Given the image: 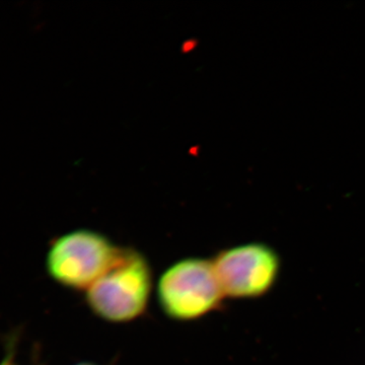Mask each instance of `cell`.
Listing matches in <instances>:
<instances>
[{
    "label": "cell",
    "mask_w": 365,
    "mask_h": 365,
    "mask_svg": "<svg viewBox=\"0 0 365 365\" xmlns=\"http://www.w3.org/2000/svg\"><path fill=\"white\" fill-rule=\"evenodd\" d=\"M0 365H14L11 364V361H9V360H4V362H2Z\"/></svg>",
    "instance_id": "obj_5"
},
{
    "label": "cell",
    "mask_w": 365,
    "mask_h": 365,
    "mask_svg": "<svg viewBox=\"0 0 365 365\" xmlns=\"http://www.w3.org/2000/svg\"><path fill=\"white\" fill-rule=\"evenodd\" d=\"M212 264L223 294L230 299H256L267 294L280 270L276 252L259 242L220 252Z\"/></svg>",
    "instance_id": "obj_4"
},
{
    "label": "cell",
    "mask_w": 365,
    "mask_h": 365,
    "mask_svg": "<svg viewBox=\"0 0 365 365\" xmlns=\"http://www.w3.org/2000/svg\"><path fill=\"white\" fill-rule=\"evenodd\" d=\"M157 297L165 316L181 322L207 316L225 297L212 261L201 258L182 259L170 266L158 281Z\"/></svg>",
    "instance_id": "obj_2"
},
{
    "label": "cell",
    "mask_w": 365,
    "mask_h": 365,
    "mask_svg": "<svg viewBox=\"0 0 365 365\" xmlns=\"http://www.w3.org/2000/svg\"><path fill=\"white\" fill-rule=\"evenodd\" d=\"M153 290L150 263L139 252L120 249L110 268L86 292L88 307L109 323L123 324L143 316Z\"/></svg>",
    "instance_id": "obj_1"
},
{
    "label": "cell",
    "mask_w": 365,
    "mask_h": 365,
    "mask_svg": "<svg viewBox=\"0 0 365 365\" xmlns=\"http://www.w3.org/2000/svg\"><path fill=\"white\" fill-rule=\"evenodd\" d=\"M120 249L95 230H73L53 242L48 271L59 284L86 292L110 268Z\"/></svg>",
    "instance_id": "obj_3"
},
{
    "label": "cell",
    "mask_w": 365,
    "mask_h": 365,
    "mask_svg": "<svg viewBox=\"0 0 365 365\" xmlns=\"http://www.w3.org/2000/svg\"><path fill=\"white\" fill-rule=\"evenodd\" d=\"M76 365H96V364H90V362H83V364H76Z\"/></svg>",
    "instance_id": "obj_6"
}]
</instances>
